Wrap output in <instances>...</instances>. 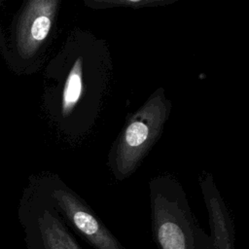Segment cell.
Instances as JSON below:
<instances>
[{
  "mask_svg": "<svg viewBox=\"0 0 249 249\" xmlns=\"http://www.w3.org/2000/svg\"><path fill=\"white\" fill-rule=\"evenodd\" d=\"M113 69L104 39L80 27L67 33L50 69L53 118L66 141L79 143L91 133L109 96Z\"/></svg>",
  "mask_w": 249,
  "mask_h": 249,
  "instance_id": "6da1fadb",
  "label": "cell"
},
{
  "mask_svg": "<svg viewBox=\"0 0 249 249\" xmlns=\"http://www.w3.org/2000/svg\"><path fill=\"white\" fill-rule=\"evenodd\" d=\"M152 233L158 249H207L208 235L199 227L180 182L160 174L149 181Z\"/></svg>",
  "mask_w": 249,
  "mask_h": 249,
  "instance_id": "7a4b0ae2",
  "label": "cell"
},
{
  "mask_svg": "<svg viewBox=\"0 0 249 249\" xmlns=\"http://www.w3.org/2000/svg\"><path fill=\"white\" fill-rule=\"evenodd\" d=\"M172 111L162 87L154 90L127 119L108 152L107 164L117 181L129 178L158 142Z\"/></svg>",
  "mask_w": 249,
  "mask_h": 249,
  "instance_id": "3957f363",
  "label": "cell"
},
{
  "mask_svg": "<svg viewBox=\"0 0 249 249\" xmlns=\"http://www.w3.org/2000/svg\"><path fill=\"white\" fill-rule=\"evenodd\" d=\"M48 196L67 227L94 249H124L89 205L60 179L53 180Z\"/></svg>",
  "mask_w": 249,
  "mask_h": 249,
  "instance_id": "277c9868",
  "label": "cell"
},
{
  "mask_svg": "<svg viewBox=\"0 0 249 249\" xmlns=\"http://www.w3.org/2000/svg\"><path fill=\"white\" fill-rule=\"evenodd\" d=\"M198 184L209 218L210 235H208L207 249H235L232 219L212 174L203 172Z\"/></svg>",
  "mask_w": 249,
  "mask_h": 249,
  "instance_id": "5b68a950",
  "label": "cell"
},
{
  "mask_svg": "<svg viewBox=\"0 0 249 249\" xmlns=\"http://www.w3.org/2000/svg\"><path fill=\"white\" fill-rule=\"evenodd\" d=\"M60 3V0H40L28 6L21 31L22 50L27 56L36 54L50 37Z\"/></svg>",
  "mask_w": 249,
  "mask_h": 249,
  "instance_id": "8992f818",
  "label": "cell"
},
{
  "mask_svg": "<svg viewBox=\"0 0 249 249\" xmlns=\"http://www.w3.org/2000/svg\"><path fill=\"white\" fill-rule=\"evenodd\" d=\"M34 243L36 249H83L48 195L35 220Z\"/></svg>",
  "mask_w": 249,
  "mask_h": 249,
  "instance_id": "52a82bcc",
  "label": "cell"
},
{
  "mask_svg": "<svg viewBox=\"0 0 249 249\" xmlns=\"http://www.w3.org/2000/svg\"><path fill=\"white\" fill-rule=\"evenodd\" d=\"M177 0H84V4L93 10L113 8L142 9L170 5Z\"/></svg>",
  "mask_w": 249,
  "mask_h": 249,
  "instance_id": "ba28073f",
  "label": "cell"
}]
</instances>
